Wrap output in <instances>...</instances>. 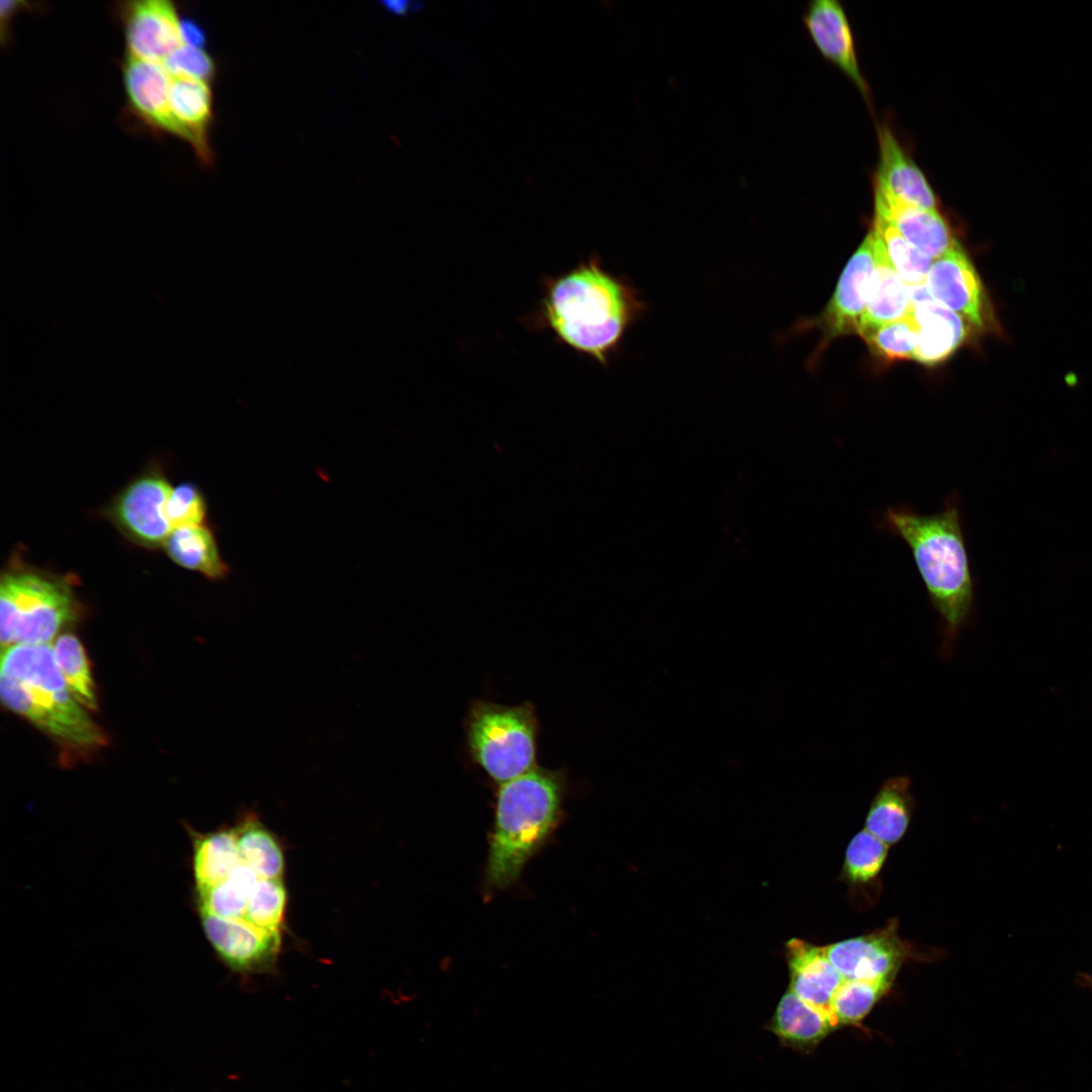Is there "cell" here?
I'll use <instances>...</instances> for the list:
<instances>
[{
	"instance_id": "6da1fadb",
	"label": "cell",
	"mask_w": 1092,
	"mask_h": 1092,
	"mask_svg": "<svg viewBox=\"0 0 1092 1092\" xmlns=\"http://www.w3.org/2000/svg\"><path fill=\"white\" fill-rule=\"evenodd\" d=\"M645 308L630 282L592 256L543 279L542 298L526 323L551 332L559 343L606 366Z\"/></svg>"
},
{
	"instance_id": "7a4b0ae2",
	"label": "cell",
	"mask_w": 1092,
	"mask_h": 1092,
	"mask_svg": "<svg viewBox=\"0 0 1092 1092\" xmlns=\"http://www.w3.org/2000/svg\"><path fill=\"white\" fill-rule=\"evenodd\" d=\"M962 521L961 500L953 492L933 514L905 505L888 507L878 524L909 547L941 622L940 655L945 659L975 612V580Z\"/></svg>"
},
{
	"instance_id": "3957f363",
	"label": "cell",
	"mask_w": 1092,
	"mask_h": 1092,
	"mask_svg": "<svg viewBox=\"0 0 1092 1092\" xmlns=\"http://www.w3.org/2000/svg\"><path fill=\"white\" fill-rule=\"evenodd\" d=\"M0 695L9 710L67 746L88 751L106 743L102 729L70 692L52 644L2 649Z\"/></svg>"
},
{
	"instance_id": "277c9868",
	"label": "cell",
	"mask_w": 1092,
	"mask_h": 1092,
	"mask_svg": "<svg viewBox=\"0 0 1092 1092\" xmlns=\"http://www.w3.org/2000/svg\"><path fill=\"white\" fill-rule=\"evenodd\" d=\"M566 788L563 769L535 766L499 785L486 884L503 889L516 881L557 824Z\"/></svg>"
},
{
	"instance_id": "5b68a950",
	"label": "cell",
	"mask_w": 1092,
	"mask_h": 1092,
	"mask_svg": "<svg viewBox=\"0 0 1092 1092\" xmlns=\"http://www.w3.org/2000/svg\"><path fill=\"white\" fill-rule=\"evenodd\" d=\"M78 615L79 603L67 577L19 563L2 573V649L16 644H51Z\"/></svg>"
},
{
	"instance_id": "8992f818",
	"label": "cell",
	"mask_w": 1092,
	"mask_h": 1092,
	"mask_svg": "<svg viewBox=\"0 0 1092 1092\" xmlns=\"http://www.w3.org/2000/svg\"><path fill=\"white\" fill-rule=\"evenodd\" d=\"M464 730L471 759L494 783L502 785L537 766L539 723L531 703L507 706L475 700Z\"/></svg>"
},
{
	"instance_id": "52a82bcc",
	"label": "cell",
	"mask_w": 1092,
	"mask_h": 1092,
	"mask_svg": "<svg viewBox=\"0 0 1092 1092\" xmlns=\"http://www.w3.org/2000/svg\"><path fill=\"white\" fill-rule=\"evenodd\" d=\"M925 285L933 300L958 313L972 329L997 331L998 323L984 284L959 242L933 260Z\"/></svg>"
},
{
	"instance_id": "ba28073f",
	"label": "cell",
	"mask_w": 1092,
	"mask_h": 1092,
	"mask_svg": "<svg viewBox=\"0 0 1092 1092\" xmlns=\"http://www.w3.org/2000/svg\"><path fill=\"white\" fill-rule=\"evenodd\" d=\"M172 488L160 471L150 470L116 495L109 516L131 541L149 548L158 547L173 530L166 513Z\"/></svg>"
},
{
	"instance_id": "9c48e42d",
	"label": "cell",
	"mask_w": 1092,
	"mask_h": 1092,
	"mask_svg": "<svg viewBox=\"0 0 1092 1092\" xmlns=\"http://www.w3.org/2000/svg\"><path fill=\"white\" fill-rule=\"evenodd\" d=\"M897 929L898 922L891 920L881 929L823 948L843 980L892 983L912 953Z\"/></svg>"
},
{
	"instance_id": "30bf717a",
	"label": "cell",
	"mask_w": 1092,
	"mask_h": 1092,
	"mask_svg": "<svg viewBox=\"0 0 1092 1092\" xmlns=\"http://www.w3.org/2000/svg\"><path fill=\"white\" fill-rule=\"evenodd\" d=\"M118 11L124 28L126 55L147 61L164 62L174 51L185 44L182 20L172 2L129 1L120 3Z\"/></svg>"
},
{
	"instance_id": "8fae6325",
	"label": "cell",
	"mask_w": 1092,
	"mask_h": 1092,
	"mask_svg": "<svg viewBox=\"0 0 1092 1092\" xmlns=\"http://www.w3.org/2000/svg\"><path fill=\"white\" fill-rule=\"evenodd\" d=\"M206 938L219 958L233 970L259 973L275 963L281 933L255 927L244 919H226L200 913Z\"/></svg>"
},
{
	"instance_id": "7c38bea8",
	"label": "cell",
	"mask_w": 1092,
	"mask_h": 1092,
	"mask_svg": "<svg viewBox=\"0 0 1092 1092\" xmlns=\"http://www.w3.org/2000/svg\"><path fill=\"white\" fill-rule=\"evenodd\" d=\"M874 266L873 241L869 233L844 267L832 298L816 323L823 334L820 349L837 337L856 334L866 309Z\"/></svg>"
},
{
	"instance_id": "4fadbf2b",
	"label": "cell",
	"mask_w": 1092,
	"mask_h": 1092,
	"mask_svg": "<svg viewBox=\"0 0 1092 1092\" xmlns=\"http://www.w3.org/2000/svg\"><path fill=\"white\" fill-rule=\"evenodd\" d=\"M878 144L875 190L905 204L939 210L938 198L925 174L886 123L878 126Z\"/></svg>"
},
{
	"instance_id": "5bb4252c",
	"label": "cell",
	"mask_w": 1092,
	"mask_h": 1092,
	"mask_svg": "<svg viewBox=\"0 0 1092 1092\" xmlns=\"http://www.w3.org/2000/svg\"><path fill=\"white\" fill-rule=\"evenodd\" d=\"M803 20L819 53L869 100L870 87L859 67L854 36L842 4L837 0H814L806 8Z\"/></svg>"
},
{
	"instance_id": "9a60e30c",
	"label": "cell",
	"mask_w": 1092,
	"mask_h": 1092,
	"mask_svg": "<svg viewBox=\"0 0 1092 1092\" xmlns=\"http://www.w3.org/2000/svg\"><path fill=\"white\" fill-rule=\"evenodd\" d=\"M122 79L132 112L153 130L179 138L169 106L172 76L164 64L125 55Z\"/></svg>"
},
{
	"instance_id": "2e32d148",
	"label": "cell",
	"mask_w": 1092,
	"mask_h": 1092,
	"mask_svg": "<svg viewBox=\"0 0 1092 1092\" xmlns=\"http://www.w3.org/2000/svg\"><path fill=\"white\" fill-rule=\"evenodd\" d=\"M786 948L790 969L789 990L827 1016L837 1027L831 1004L844 980L827 958L823 946L793 938Z\"/></svg>"
},
{
	"instance_id": "e0dca14e",
	"label": "cell",
	"mask_w": 1092,
	"mask_h": 1092,
	"mask_svg": "<svg viewBox=\"0 0 1092 1092\" xmlns=\"http://www.w3.org/2000/svg\"><path fill=\"white\" fill-rule=\"evenodd\" d=\"M169 106L179 138L193 148L203 164L213 162L209 143L212 122V93L209 82L172 77Z\"/></svg>"
},
{
	"instance_id": "ac0fdd59",
	"label": "cell",
	"mask_w": 1092,
	"mask_h": 1092,
	"mask_svg": "<svg viewBox=\"0 0 1092 1092\" xmlns=\"http://www.w3.org/2000/svg\"><path fill=\"white\" fill-rule=\"evenodd\" d=\"M875 213L889 220L908 243L932 260L958 242L939 210L905 204L875 190Z\"/></svg>"
},
{
	"instance_id": "d6986e66",
	"label": "cell",
	"mask_w": 1092,
	"mask_h": 1092,
	"mask_svg": "<svg viewBox=\"0 0 1092 1092\" xmlns=\"http://www.w3.org/2000/svg\"><path fill=\"white\" fill-rule=\"evenodd\" d=\"M875 266L871 276L866 309L856 334L898 320L909 313L911 302L908 285L894 268L878 233L870 231Z\"/></svg>"
},
{
	"instance_id": "ffe728a7",
	"label": "cell",
	"mask_w": 1092,
	"mask_h": 1092,
	"mask_svg": "<svg viewBox=\"0 0 1092 1092\" xmlns=\"http://www.w3.org/2000/svg\"><path fill=\"white\" fill-rule=\"evenodd\" d=\"M909 313L918 326L913 360L927 366L948 359L968 340L972 329L962 316L935 300L911 305Z\"/></svg>"
},
{
	"instance_id": "44dd1931",
	"label": "cell",
	"mask_w": 1092,
	"mask_h": 1092,
	"mask_svg": "<svg viewBox=\"0 0 1092 1092\" xmlns=\"http://www.w3.org/2000/svg\"><path fill=\"white\" fill-rule=\"evenodd\" d=\"M781 1044L800 1053H810L836 1026L823 1013L788 990L765 1026Z\"/></svg>"
},
{
	"instance_id": "7402d4cb",
	"label": "cell",
	"mask_w": 1092,
	"mask_h": 1092,
	"mask_svg": "<svg viewBox=\"0 0 1092 1092\" xmlns=\"http://www.w3.org/2000/svg\"><path fill=\"white\" fill-rule=\"evenodd\" d=\"M913 809L909 777L889 778L883 782L871 803L864 829L888 846L895 844L906 833Z\"/></svg>"
},
{
	"instance_id": "603a6c76",
	"label": "cell",
	"mask_w": 1092,
	"mask_h": 1092,
	"mask_svg": "<svg viewBox=\"0 0 1092 1092\" xmlns=\"http://www.w3.org/2000/svg\"><path fill=\"white\" fill-rule=\"evenodd\" d=\"M163 546L167 555L182 567L211 579L226 574L228 567L219 555L214 536L204 525L173 529Z\"/></svg>"
},
{
	"instance_id": "cb8c5ba5",
	"label": "cell",
	"mask_w": 1092,
	"mask_h": 1092,
	"mask_svg": "<svg viewBox=\"0 0 1092 1092\" xmlns=\"http://www.w3.org/2000/svg\"><path fill=\"white\" fill-rule=\"evenodd\" d=\"M240 862L235 828L199 835L193 846L196 891L223 882Z\"/></svg>"
},
{
	"instance_id": "d4e9b609",
	"label": "cell",
	"mask_w": 1092,
	"mask_h": 1092,
	"mask_svg": "<svg viewBox=\"0 0 1092 1092\" xmlns=\"http://www.w3.org/2000/svg\"><path fill=\"white\" fill-rule=\"evenodd\" d=\"M235 830L241 862L260 878L282 879L284 854L275 835L255 817L247 818Z\"/></svg>"
},
{
	"instance_id": "484cf974",
	"label": "cell",
	"mask_w": 1092,
	"mask_h": 1092,
	"mask_svg": "<svg viewBox=\"0 0 1092 1092\" xmlns=\"http://www.w3.org/2000/svg\"><path fill=\"white\" fill-rule=\"evenodd\" d=\"M259 879L253 870L240 862L223 882L196 891L199 913L226 919H245L249 892Z\"/></svg>"
},
{
	"instance_id": "4316f807",
	"label": "cell",
	"mask_w": 1092,
	"mask_h": 1092,
	"mask_svg": "<svg viewBox=\"0 0 1092 1092\" xmlns=\"http://www.w3.org/2000/svg\"><path fill=\"white\" fill-rule=\"evenodd\" d=\"M52 645L56 662L75 700L87 711L97 710L95 684L80 640L74 634L63 633Z\"/></svg>"
},
{
	"instance_id": "83f0119b",
	"label": "cell",
	"mask_w": 1092,
	"mask_h": 1092,
	"mask_svg": "<svg viewBox=\"0 0 1092 1092\" xmlns=\"http://www.w3.org/2000/svg\"><path fill=\"white\" fill-rule=\"evenodd\" d=\"M873 229L883 241L894 268L906 285L925 284L933 260L908 243L889 220L877 213Z\"/></svg>"
},
{
	"instance_id": "f1b7e54d",
	"label": "cell",
	"mask_w": 1092,
	"mask_h": 1092,
	"mask_svg": "<svg viewBox=\"0 0 1092 1092\" xmlns=\"http://www.w3.org/2000/svg\"><path fill=\"white\" fill-rule=\"evenodd\" d=\"M878 358L887 361L913 360L918 326L910 313L871 329L859 336Z\"/></svg>"
},
{
	"instance_id": "f546056e",
	"label": "cell",
	"mask_w": 1092,
	"mask_h": 1092,
	"mask_svg": "<svg viewBox=\"0 0 1092 1092\" xmlns=\"http://www.w3.org/2000/svg\"><path fill=\"white\" fill-rule=\"evenodd\" d=\"M286 902L282 879L260 878L249 892L244 920L259 929L281 933Z\"/></svg>"
},
{
	"instance_id": "4dcf8cb0",
	"label": "cell",
	"mask_w": 1092,
	"mask_h": 1092,
	"mask_svg": "<svg viewBox=\"0 0 1092 1092\" xmlns=\"http://www.w3.org/2000/svg\"><path fill=\"white\" fill-rule=\"evenodd\" d=\"M889 982L846 981L834 994L831 1013L837 1027L856 1025L890 989Z\"/></svg>"
},
{
	"instance_id": "1f68e13d",
	"label": "cell",
	"mask_w": 1092,
	"mask_h": 1092,
	"mask_svg": "<svg viewBox=\"0 0 1092 1092\" xmlns=\"http://www.w3.org/2000/svg\"><path fill=\"white\" fill-rule=\"evenodd\" d=\"M889 846L863 829L850 840L844 857L842 875L851 884H866L881 872Z\"/></svg>"
},
{
	"instance_id": "d6a6232c",
	"label": "cell",
	"mask_w": 1092,
	"mask_h": 1092,
	"mask_svg": "<svg viewBox=\"0 0 1092 1092\" xmlns=\"http://www.w3.org/2000/svg\"><path fill=\"white\" fill-rule=\"evenodd\" d=\"M166 513L173 529L202 525L206 515L203 496L195 485L181 483L172 488Z\"/></svg>"
},
{
	"instance_id": "836d02e7",
	"label": "cell",
	"mask_w": 1092,
	"mask_h": 1092,
	"mask_svg": "<svg viewBox=\"0 0 1092 1092\" xmlns=\"http://www.w3.org/2000/svg\"><path fill=\"white\" fill-rule=\"evenodd\" d=\"M172 77L210 82L215 73L211 57L202 49L183 44L162 62Z\"/></svg>"
},
{
	"instance_id": "e575fe53",
	"label": "cell",
	"mask_w": 1092,
	"mask_h": 1092,
	"mask_svg": "<svg viewBox=\"0 0 1092 1092\" xmlns=\"http://www.w3.org/2000/svg\"><path fill=\"white\" fill-rule=\"evenodd\" d=\"M182 35L185 44L202 48L205 37L202 29L191 20H182Z\"/></svg>"
},
{
	"instance_id": "d590c367",
	"label": "cell",
	"mask_w": 1092,
	"mask_h": 1092,
	"mask_svg": "<svg viewBox=\"0 0 1092 1092\" xmlns=\"http://www.w3.org/2000/svg\"><path fill=\"white\" fill-rule=\"evenodd\" d=\"M911 305L933 300L925 284L908 286Z\"/></svg>"
},
{
	"instance_id": "8d00e7d4",
	"label": "cell",
	"mask_w": 1092,
	"mask_h": 1092,
	"mask_svg": "<svg viewBox=\"0 0 1092 1092\" xmlns=\"http://www.w3.org/2000/svg\"><path fill=\"white\" fill-rule=\"evenodd\" d=\"M384 5L388 10H390V11L396 13V14L403 13L408 8L407 7L408 2H405V1H389V2H384Z\"/></svg>"
},
{
	"instance_id": "74e56055",
	"label": "cell",
	"mask_w": 1092,
	"mask_h": 1092,
	"mask_svg": "<svg viewBox=\"0 0 1092 1092\" xmlns=\"http://www.w3.org/2000/svg\"><path fill=\"white\" fill-rule=\"evenodd\" d=\"M1086 980L1088 981V985H1089V987H1090V988H1091V990H1092V976H1091V977H1087V979H1086Z\"/></svg>"
}]
</instances>
